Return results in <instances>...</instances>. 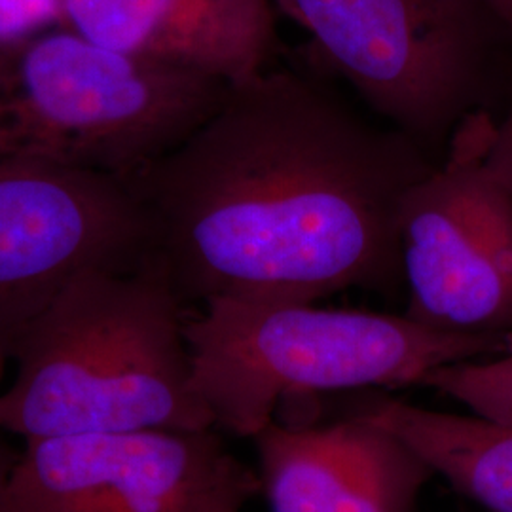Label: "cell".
<instances>
[{"mask_svg": "<svg viewBox=\"0 0 512 512\" xmlns=\"http://www.w3.org/2000/svg\"><path fill=\"white\" fill-rule=\"evenodd\" d=\"M16 456H18V450H14L6 440L0 437V512H25L19 507L10 488V475H12Z\"/></svg>", "mask_w": 512, "mask_h": 512, "instance_id": "15", "label": "cell"}, {"mask_svg": "<svg viewBox=\"0 0 512 512\" xmlns=\"http://www.w3.org/2000/svg\"><path fill=\"white\" fill-rule=\"evenodd\" d=\"M184 336L215 429L243 439L294 397L418 385L439 366L512 351V338L429 329L404 313L236 296L205 300Z\"/></svg>", "mask_w": 512, "mask_h": 512, "instance_id": "3", "label": "cell"}, {"mask_svg": "<svg viewBox=\"0 0 512 512\" xmlns=\"http://www.w3.org/2000/svg\"><path fill=\"white\" fill-rule=\"evenodd\" d=\"M488 2L497 12V16L503 19V23L507 25L512 35V0H488Z\"/></svg>", "mask_w": 512, "mask_h": 512, "instance_id": "16", "label": "cell"}, {"mask_svg": "<svg viewBox=\"0 0 512 512\" xmlns=\"http://www.w3.org/2000/svg\"><path fill=\"white\" fill-rule=\"evenodd\" d=\"M495 129L494 110L467 116L404 198V315L429 329L512 338V190Z\"/></svg>", "mask_w": 512, "mask_h": 512, "instance_id": "6", "label": "cell"}, {"mask_svg": "<svg viewBox=\"0 0 512 512\" xmlns=\"http://www.w3.org/2000/svg\"><path fill=\"white\" fill-rule=\"evenodd\" d=\"M148 253L147 217L126 177L0 160V389L23 334L65 287Z\"/></svg>", "mask_w": 512, "mask_h": 512, "instance_id": "7", "label": "cell"}, {"mask_svg": "<svg viewBox=\"0 0 512 512\" xmlns=\"http://www.w3.org/2000/svg\"><path fill=\"white\" fill-rule=\"evenodd\" d=\"M230 84L55 27L0 46V160L129 179L215 112Z\"/></svg>", "mask_w": 512, "mask_h": 512, "instance_id": "4", "label": "cell"}, {"mask_svg": "<svg viewBox=\"0 0 512 512\" xmlns=\"http://www.w3.org/2000/svg\"><path fill=\"white\" fill-rule=\"evenodd\" d=\"M67 0H0V46L65 25Z\"/></svg>", "mask_w": 512, "mask_h": 512, "instance_id": "13", "label": "cell"}, {"mask_svg": "<svg viewBox=\"0 0 512 512\" xmlns=\"http://www.w3.org/2000/svg\"><path fill=\"white\" fill-rule=\"evenodd\" d=\"M418 385L469 406L473 414L512 425V351L439 366Z\"/></svg>", "mask_w": 512, "mask_h": 512, "instance_id": "12", "label": "cell"}, {"mask_svg": "<svg viewBox=\"0 0 512 512\" xmlns=\"http://www.w3.org/2000/svg\"><path fill=\"white\" fill-rule=\"evenodd\" d=\"M437 162L325 86L270 67L230 86L181 145L128 181L148 258L184 304H315L401 293V209Z\"/></svg>", "mask_w": 512, "mask_h": 512, "instance_id": "1", "label": "cell"}, {"mask_svg": "<svg viewBox=\"0 0 512 512\" xmlns=\"http://www.w3.org/2000/svg\"><path fill=\"white\" fill-rule=\"evenodd\" d=\"M490 512H512V425L376 397L363 412Z\"/></svg>", "mask_w": 512, "mask_h": 512, "instance_id": "11", "label": "cell"}, {"mask_svg": "<svg viewBox=\"0 0 512 512\" xmlns=\"http://www.w3.org/2000/svg\"><path fill=\"white\" fill-rule=\"evenodd\" d=\"M10 488L25 512H241L260 480L215 429L23 440Z\"/></svg>", "mask_w": 512, "mask_h": 512, "instance_id": "8", "label": "cell"}, {"mask_svg": "<svg viewBox=\"0 0 512 512\" xmlns=\"http://www.w3.org/2000/svg\"><path fill=\"white\" fill-rule=\"evenodd\" d=\"M384 124L439 162L459 124L507 93L512 35L488 0H272Z\"/></svg>", "mask_w": 512, "mask_h": 512, "instance_id": "5", "label": "cell"}, {"mask_svg": "<svg viewBox=\"0 0 512 512\" xmlns=\"http://www.w3.org/2000/svg\"><path fill=\"white\" fill-rule=\"evenodd\" d=\"M253 440L272 512H416L435 476L401 437L363 414L321 427L274 420Z\"/></svg>", "mask_w": 512, "mask_h": 512, "instance_id": "9", "label": "cell"}, {"mask_svg": "<svg viewBox=\"0 0 512 512\" xmlns=\"http://www.w3.org/2000/svg\"><path fill=\"white\" fill-rule=\"evenodd\" d=\"M492 162L512 190V76L505 93L503 112L497 116V129L492 143Z\"/></svg>", "mask_w": 512, "mask_h": 512, "instance_id": "14", "label": "cell"}, {"mask_svg": "<svg viewBox=\"0 0 512 512\" xmlns=\"http://www.w3.org/2000/svg\"><path fill=\"white\" fill-rule=\"evenodd\" d=\"M184 323L181 296L150 258L76 277L18 344L0 433L215 429L194 389Z\"/></svg>", "mask_w": 512, "mask_h": 512, "instance_id": "2", "label": "cell"}, {"mask_svg": "<svg viewBox=\"0 0 512 512\" xmlns=\"http://www.w3.org/2000/svg\"><path fill=\"white\" fill-rule=\"evenodd\" d=\"M63 27L230 86L274 67L279 46L272 0H67Z\"/></svg>", "mask_w": 512, "mask_h": 512, "instance_id": "10", "label": "cell"}]
</instances>
